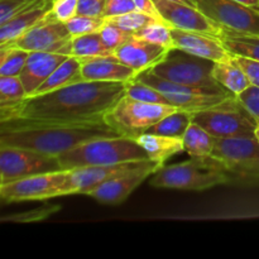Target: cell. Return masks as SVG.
Segmentation results:
<instances>
[{"instance_id":"cell-1","label":"cell","mask_w":259,"mask_h":259,"mask_svg":"<svg viewBox=\"0 0 259 259\" xmlns=\"http://www.w3.org/2000/svg\"><path fill=\"white\" fill-rule=\"evenodd\" d=\"M124 95L125 82L80 81L0 109V121L60 125L108 123L106 116Z\"/></svg>"},{"instance_id":"cell-2","label":"cell","mask_w":259,"mask_h":259,"mask_svg":"<svg viewBox=\"0 0 259 259\" xmlns=\"http://www.w3.org/2000/svg\"><path fill=\"white\" fill-rule=\"evenodd\" d=\"M119 136L123 134L108 123L60 125L0 121V146L33 149L55 157L85 142Z\"/></svg>"},{"instance_id":"cell-3","label":"cell","mask_w":259,"mask_h":259,"mask_svg":"<svg viewBox=\"0 0 259 259\" xmlns=\"http://www.w3.org/2000/svg\"><path fill=\"white\" fill-rule=\"evenodd\" d=\"M235 177L212 157H191L182 163L162 166L149 181L158 189L204 191L219 185L230 184Z\"/></svg>"},{"instance_id":"cell-4","label":"cell","mask_w":259,"mask_h":259,"mask_svg":"<svg viewBox=\"0 0 259 259\" xmlns=\"http://www.w3.org/2000/svg\"><path fill=\"white\" fill-rule=\"evenodd\" d=\"M62 169L88 166H108L149 159L136 138L128 136L99 138L85 142L58 156Z\"/></svg>"},{"instance_id":"cell-5","label":"cell","mask_w":259,"mask_h":259,"mask_svg":"<svg viewBox=\"0 0 259 259\" xmlns=\"http://www.w3.org/2000/svg\"><path fill=\"white\" fill-rule=\"evenodd\" d=\"M192 121L206 129L215 138L254 137L257 120L243 106L237 95L212 108L192 114Z\"/></svg>"},{"instance_id":"cell-6","label":"cell","mask_w":259,"mask_h":259,"mask_svg":"<svg viewBox=\"0 0 259 259\" xmlns=\"http://www.w3.org/2000/svg\"><path fill=\"white\" fill-rule=\"evenodd\" d=\"M215 62L207 58L190 55L179 48H171L164 58L149 68L153 75L181 85L196 88L220 89L222 85L212 77Z\"/></svg>"},{"instance_id":"cell-7","label":"cell","mask_w":259,"mask_h":259,"mask_svg":"<svg viewBox=\"0 0 259 259\" xmlns=\"http://www.w3.org/2000/svg\"><path fill=\"white\" fill-rule=\"evenodd\" d=\"M136 78L157 89L169 101L171 105L176 106L180 110L190 111L192 114L212 108L234 95L224 88H196V86L171 82L153 75L149 70L141 72Z\"/></svg>"},{"instance_id":"cell-8","label":"cell","mask_w":259,"mask_h":259,"mask_svg":"<svg viewBox=\"0 0 259 259\" xmlns=\"http://www.w3.org/2000/svg\"><path fill=\"white\" fill-rule=\"evenodd\" d=\"M176 110L180 109L174 105L143 103L124 95L108 114L106 121L123 136L136 138Z\"/></svg>"},{"instance_id":"cell-9","label":"cell","mask_w":259,"mask_h":259,"mask_svg":"<svg viewBox=\"0 0 259 259\" xmlns=\"http://www.w3.org/2000/svg\"><path fill=\"white\" fill-rule=\"evenodd\" d=\"M210 157L219 161L235 179H259V142L255 136L215 138Z\"/></svg>"},{"instance_id":"cell-10","label":"cell","mask_w":259,"mask_h":259,"mask_svg":"<svg viewBox=\"0 0 259 259\" xmlns=\"http://www.w3.org/2000/svg\"><path fill=\"white\" fill-rule=\"evenodd\" d=\"M61 169L58 157L33 149L0 146V185Z\"/></svg>"},{"instance_id":"cell-11","label":"cell","mask_w":259,"mask_h":259,"mask_svg":"<svg viewBox=\"0 0 259 259\" xmlns=\"http://www.w3.org/2000/svg\"><path fill=\"white\" fill-rule=\"evenodd\" d=\"M195 5L220 27L259 37V10L235 0H194Z\"/></svg>"},{"instance_id":"cell-12","label":"cell","mask_w":259,"mask_h":259,"mask_svg":"<svg viewBox=\"0 0 259 259\" xmlns=\"http://www.w3.org/2000/svg\"><path fill=\"white\" fill-rule=\"evenodd\" d=\"M71 40L72 35L66 23L56 19L50 13L45 19L37 23L14 42L8 45L22 48L28 52L40 51L71 56Z\"/></svg>"},{"instance_id":"cell-13","label":"cell","mask_w":259,"mask_h":259,"mask_svg":"<svg viewBox=\"0 0 259 259\" xmlns=\"http://www.w3.org/2000/svg\"><path fill=\"white\" fill-rule=\"evenodd\" d=\"M68 169L47 172L0 185V197L4 202H23L58 197Z\"/></svg>"},{"instance_id":"cell-14","label":"cell","mask_w":259,"mask_h":259,"mask_svg":"<svg viewBox=\"0 0 259 259\" xmlns=\"http://www.w3.org/2000/svg\"><path fill=\"white\" fill-rule=\"evenodd\" d=\"M152 162V159L144 161H131L123 162L118 164H108V166H88L78 167V168L68 169L65 184L61 187L58 196L66 195H88L91 190L98 187L113 177L119 176L125 172L143 167Z\"/></svg>"},{"instance_id":"cell-15","label":"cell","mask_w":259,"mask_h":259,"mask_svg":"<svg viewBox=\"0 0 259 259\" xmlns=\"http://www.w3.org/2000/svg\"><path fill=\"white\" fill-rule=\"evenodd\" d=\"M153 2L162 19L168 23L172 28L209 33L218 37L220 35L222 27L210 19L197 7L172 2V0H153Z\"/></svg>"},{"instance_id":"cell-16","label":"cell","mask_w":259,"mask_h":259,"mask_svg":"<svg viewBox=\"0 0 259 259\" xmlns=\"http://www.w3.org/2000/svg\"><path fill=\"white\" fill-rule=\"evenodd\" d=\"M162 164L158 162H149L148 164L139 168L133 169L131 172H125L119 176L108 180L104 184L99 185L94 190L89 192V196L95 199L100 204L105 205H118L125 201L129 195L142 184L151 175H153L157 169H159Z\"/></svg>"},{"instance_id":"cell-17","label":"cell","mask_w":259,"mask_h":259,"mask_svg":"<svg viewBox=\"0 0 259 259\" xmlns=\"http://www.w3.org/2000/svg\"><path fill=\"white\" fill-rule=\"evenodd\" d=\"M171 33L174 47L190 55L207 58L214 62H220L233 57V53L223 45L222 39L218 35L179 28H172Z\"/></svg>"},{"instance_id":"cell-18","label":"cell","mask_w":259,"mask_h":259,"mask_svg":"<svg viewBox=\"0 0 259 259\" xmlns=\"http://www.w3.org/2000/svg\"><path fill=\"white\" fill-rule=\"evenodd\" d=\"M171 48L156 45L133 34L131 39L114 51V57L138 72L149 70L158 63Z\"/></svg>"},{"instance_id":"cell-19","label":"cell","mask_w":259,"mask_h":259,"mask_svg":"<svg viewBox=\"0 0 259 259\" xmlns=\"http://www.w3.org/2000/svg\"><path fill=\"white\" fill-rule=\"evenodd\" d=\"M67 57L68 56L63 53L40 52V51L29 52L27 62L19 75L20 81L27 91V95H32L47 80L48 76L56 70V67Z\"/></svg>"},{"instance_id":"cell-20","label":"cell","mask_w":259,"mask_h":259,"mask_svg":"<svg viewBox=\"0 0 259 259\" xmlns=\"http://www.w3.org/2000/svg\"><path fill=\"white\" fill-rule=\"evenodd\" d=\"M82 62L83 81H108V82H128L138 76V72L111 57H99Z\"/></svg>"},{"instance_id":"cell-21","label":"cell","mask_w":259,"mask_h":259,"mask_svg":"<svg viewBox=\"0 0 259 259\" xmlns=\"http://www.w3.org/2000/svg\"><path fill=\"white\" fill-rule=\"evenodd\" d=\"M52 10V0H35L30 7L0 25V46L14 42Z\"/></svg>"},{"instance_id":"cell-22","label":"cell","mask_w":259,"mask_h":259,"mask_svg":"<svg viewBox=\"0 0 259 259\" xmlns=\"http://www.w3.org/2000/svg\"><path fill=\"white\" fill-rule=\"evenodd\" d=\"M136 141L143 147L149 159L158 162L162 166L172 156L185 152L184 141L182 138H177V137L142 133L136 137Z\"/></svg>"},{"instance_id":"cell-23","label":"cell","mask_w":259,"mask_h":259,"mask_svg":"<svg viewBox=\"0 0 259 259\" xmlns=\"http://www.w3.org/2000/svg\"><path fill=\"white\" fill-rule=\"evenodd\" d=\"M81 68H82L81 60H78L77 57H73V56H68L66 60H63L56 67V70L48 76L47 80L30 96L42 95V94L51 93V91H55L57 89L65 88V86L83 81Z\"/></svg>"},{"instance_id":"cell-24","label":"cell","mask_w":259,"mask_h":259,"mask_svg":"<svg viewBox=\"0 0 259 259\" xmlns=\"http://www.w3.org/2000/svg\"><path fill=\"white\" fill-rule=\"evenodd\" d=\"M212 77L218 81L219 85L234 95H239L252 85L247 73L235 61L234 55L229 60L215 62L212 68Z\"/></svg>"},{"instance_id":"cell-25","label":"cell","mask_w":259,"mask_h":259,"mask_svg":"<svg viewBox=\"0 0 259 259\" xmlns=\"http://www.w3.org/2000/svg\"><path fill=\"white\" fill-rule=\"evenodd\" d=\"M71 56L81 61L93 60L99 57H111L114 52L106 47L100 32L72 37L71 40Z\"/></svg>"},{"instance_id":"cell-26","label":"cell","mask_w":259,"mask_h":259,"mask_svg":"<svg viewBox=\"0 0 259 259\" xmlns=\"http://www.w3.org/2000/svg\"><path fill=\"white\" fill-rule=\"evenodd\" d=\"M219 38L233 55L259 61V37L242 34L229 28L222 27Z\"/></svg>"},{"instance_id":"cell-27","label":"cell","mask_w":259,"mask_h":259,"mask_svg":"<svg viewBox=\"0 0 259 259\" xmlns=\"http://www.w3.org/2000/svg\"><path fill=\"white\" fill-rule=\"evenodd\" d=\"M185 152L191 157L210 156L215 147V137L211 136L206 129L192 121L182 137Z\"/></svg>"},{"instance_id":"cell-28","label":"cell","mask_w":259,"mask_h":259,"mask_svg":"<svg viewBox=\"0 0 259 259\" xmlns=\"http://www.w3.org/2000/svg\"><path fill=\"white\" fill-rule=\"evenodd\" d=\"M191 123L192 113L185 110H176L162 120H159L157 124L152 125L149 129H147V132H144V133L182 138Z\"/></svg>"},{"instance_id":"cell-29","label":"cell","mask_w":259,"mask_h":259,"mask_svg":"<svg viewBox=\"0 0 259 259\" xmlns=\"http://www.w3.org/2000/svg\"><path fill=\"white\" fill-rule=\"evenodd\" d=\"M29 52L14 46H0V76H19Z\"/></svg>"},{"instance_id":"cell-30","label":"cell","mask_w":259,"mask_h":259,"mask_svg":"<svg viewBox=\"0 0 259 259\" xmlns=\"http://www.w3.org/2000/svg\"><path fill=\"white\" fill-rule=\"evenodd\" d=\"M27 96L19 76H0V109L18 105Z\"/></svg>"},{"instance_id":"cell-31","label":"cell","mask_w":259,"mask_h":259,"mask_svg":"<svg viewBox=\"0 0 259 259\" xmlns=\"http://www.w3.org/2000/svg\"><path fill=\"white\" fill-rule=\"evenodd\" d=\"M125 95L134 99V100L143 101V103L171 105L169 101L157 89L143 82V81L137 80V78H133V80L125 82Z\"/></svg>"},{"instance_id":"cell-32","label":"cell","mask_w":259,"mask_h":259,"mask_svg":"<svg viewBox=\"0 0 259 259\" xmlns=\"http://www.w3.org/2000/svg\"><path fill=\"white\" fill-rule=\"evenodd\" d=\"M171 29L172 27L168 23L164 22L163 19H158L149 23L148 25H146V27L142 28L141 30L134 33V35L149 40V42L152 43H156V45L174 48V40H172Z\"/></svg>"},{"instance_id":"cell-33","label":"cell","mask_w":259,"mask_h":259,"mask_svg":"<svg viewBox=\"0 0 259 259\" xmlns=\"http://www.w3.org/2000/svg\"><path fill=\"white\" fill-rule=\"evenodd\" d=\"M105 20L108 23L116 25L120 29L125 30V32L133 33L134 34L138 30H141L142 28L148 25L149 23L154 22V20H158V18L152 17V15L141 12V10H133V12L125 13V14L106 18Z\"/></svg>"},{"instance_id":"cell-34","label":"cell","mask_w":259,"mask_h":259,"mask_svg":"<svg viewBox=\"0 0 259 259\" xmlns=\"http://www.w3.org/2000/svg\"><path fill=\"white\" fill-rule=\"evenodd\" d=\"M105 23V18L103 17H90V15L77 14L72 19L68 20L66 25H67L71 35L77 37V35L99 32Z\"/></svg>"},{"instance_id":"cell-35","label":"cell","mask_w":259,"mask_h":259,"mask_svg":"<svg viewBox=\"0 0 259 259\" xmlns=\"http://www.w3.org/2000/svg\"><path fill=\"white\" fill-rule=\"evenodd\" d=\"M99 32H100V35L103 38L104 43L106 45V47L113 51V52L116 48L120 47L123 43H125L126 40L133 37V33L125 32V30L120 29L119 27L108 22L104 24V27Z\"/></svg>"},{"instance_id":"cell-36","label":"cell","mask_w":259,"mask_h":259,"mask_svg":"<svg viewBox=\"0 0 259 259\" xmlns=\"http://www.w3.org/2000/svg\"><path fill=\"white\" fill-rule=\"evenodd\" d=\"M35 0H0V25L22 13Z\"/></svg>"},{"instance_id":"cell-37","label":"cell","mask_w":259,"mask_h":259,"mask_svg":"<svg viewBox=\"0 0 259 259\" xmlns=\"http://www.w3.org/2000/svg\"><path fill=\"white\" fill-rule=\"evenodd\" d=\"M78 0H52V10L51 14L56 19L63 23H67L77 15Z\"/></svg>"},{"instance_id":"cell-38","label":"cell","mask_w":259,"mask_h":259,"mask_svg":"<svg viewBox=\"0 0 259 259\" xmlns=\"http://www.w3.org/2000/svg\"><path fill=\"white\" fill-rule=\"evenodd\" d=\"M240 103L250 113V115L257 120L259 124V88L255 85H250L247 90L237 95Z\"/></svg>"},{"instance_id":"cell-39","label":"cell","mask_w":259,"mask_h":259,"mask_svg":"<svg viewBox=\"0 0 259 259\" xmlns=\"http://www.w3.org/2000/svg\"><path fill=\"white\" fill-rule=\"evenodd\" d=\"M137 9V5L133 0H108L106 2L105 10H104L103 18L116 17V15L125 14V13L133 12Z\"/></svg>"},{"instance_id":"cell-40","label":"cell","mask_w":259,"mask_h":259,"mask_svg":"<svg viewBox=\"0 0 259 259\" xmlns=\"http://www.w3.org/2000/svg\"><path fill=\"white\" fill-rule=\"evenodd\" d=\"M108 0H78L77 14L103 17Z\"/></svg>"},{"instance_id":"cell-41","label":"cell","mask_w":259,"mask_h":259,"mask_svg":"<svg viewBox=\"0 0 259 259\" xmlns=\"http://www.w3.org/2000/svg\"><path fill=\"white\" fill-rule=\"evenodd\" d=\"M234 58L235 61L239 63L240 67L244 70V72L247 73L250 83L259 88V61L252 60V58H248V57H243V56H237V55H234Z\"/></svg>"},{"instance_id":"cell-42","label":"cell","mask_w":259,"mask_h":259,"mask_svg":"<svg viewBox=\"0 0 259 259\" xmlns=\"http://www.w3.org/2000/svg\"><path fill=\"white\" fill-rule=\"evenodd\" d=\"M133 2L136 3L138 10L147 13V14L152 15V17L158 18V19H162L153 0H133Z\"/></svg>"},{"instance_id":"cell-43","label":"cell","mask_w":259,"mask_h":259,"mask_svg":"<svg viewBox=\"0 0 259 259\" xmlns=\"http://www.w3.org/2000/svg\"><path fill=\"white\" fill-rule=\"evenodd\" d=\"M235 2L243 3V4L249 5V7H254V8H257L259 5V0H235Z\"/></svg>"},{"instance_id":"cell-44","label":"cell","mask_w":259,"mask_h":259,"mask_svg":"<svg viewBox=\"0 0 259 259\" xmlns=\"http://www.w3.org/2000/svg\"><path fill=\"white\" fill-rule=\"evenodd\" d=\"M172 2L184 3V4H189V5H194V7H196V5H195V2H194V0H172Z\"/></svg>"},{"instance_id":"cell-45","label":"cell","mask_w":259,"mask_h":259,"mask_svg":"<svg viewBox=\"0 0 259 259\" xmlns=\"http://www.w3.org/2000/svg\"><path fill=\"white\" fill-rule=\"evenodd\" d=\"M254 136H255V138H257L258 142H259V124H258V126H257V128H255V131H254Z\"/></svg>"},{"instance_id":"cell-46","label":"cell","mask_w":259,"mask_h":259,"mask_svg":"<svg viewBox=\"0 0 259 259\" xmlns=\"http://www.w3.org/2000/svg\"><path fill=\"white\" fill-rule=\"evenodd\" d=\"M257 9H258V10H259V5H258V7H257Z\"/></svg>"}]
</instances>
